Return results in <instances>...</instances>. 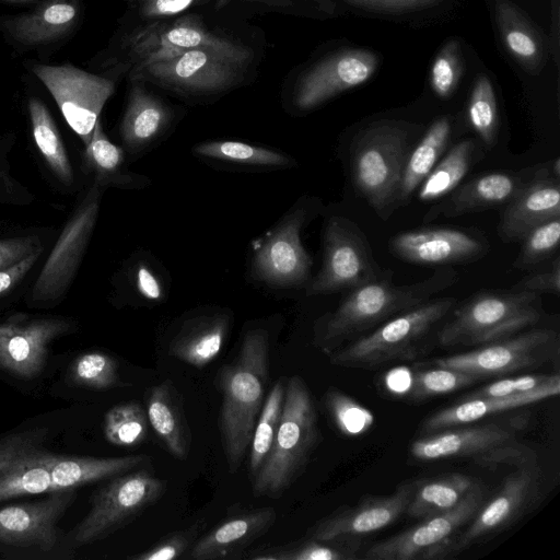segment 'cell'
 Segmentation results:
<instances>
[{
  "label": "cell",
  "instance_id": "cell-8",
  "mask_svg": "<svg viewBox=\"0 0 560 560\" xmlns=\"http://www.w3.org/2000/svg\"><path fill=\"white\" fill-rule=\"evenodd\" d=\"M250 50L190 49L172 58L135 66L132 81L149 82L185 94H213L235 85L250 60Z\"/></svg>",
  "mask_w": 560,
  "mask_h": 560
},
{
  "label": "cell",
  "instance_id": "cell-11",
  "mask_svg": "<svg viewBox=\"0 0 560 560\" xmlns=\"http://www.w3.org/2000/svg\"><path fill=\"white\" fill-rule=\"evenodd\" d=\"M559 335L551 328H530L467 352L433 360L435 366L471 374L479 380L539 368L558 357Z\"/></svg>",
  "mask_w": 560,
  "mask_h": 560
},
{
  "label": "cell",
  "instance_id": "cell-9",
  "mask_svg": "<svg viewBox=\"0 0 560 560\" xmlns=\"http://www.w3.org/2000/svg\"><path fill=\"white\" fill-rule=\"evenodd\" d=\"M166 488V480L145 468L110 478L93 495L90 512L71 532V542L82 547L109 536L156 503Z\"/></svg>",
  "mask_w": 560,
  "mask_h": 560
},
{
  "label": "cell",
  "instance_id": "cell-43",
  "mask_svg": "<svg viewBox=\"0 0 560 560\" xmlns=\"http://www.w3.org/2000/svg\"><path fill=\"white\" fill-rule=\"evenodd\" d=\"M324 405L337 429L347 436L362 435L374 423L368 408L335 387L326 390Z\"/></svg>",
  "mask_w": 560,
  "mask_h": 560
},
{
  "label": "cell",
  "instance_id": "cell-35",
  "mask_svg": "<svg viewBox=\"0 0 560 560\" xmlns=\"http://www.w3.org/2000/svg\"><path fill=\"white\" fill-rule=\"evenodd\" d=\"M471 477L455 472L425 481H416L406 513L412 518L442 513L457 505L475 486Z\"/></svg>",
  "mask_w": 560,
  "mask_h": 560
},
{
  "label": "cell",
  "instance_id": "cell-5",
  "mask_svg": "<svg viewBox=\"0 0 560 560\" xmlns=\"http://www.w3.org/2000/svg\"><path fill=\"white\" fill-rule=\"evenodd\" d=\"M438 332L444 347H479L534 327L542 316L539 293L526 290H487L451 312Z\"/></svg>",
  "mask_w": 560,
  "mask_h": 560
},
{
  "label": "cell",
  "instance_id": "cell-46",
  "mask_svg": "<svg viewBox=\"0 0 560 560\" xmlns=\"http://www.w3.org/2000/svg\"><path fill=\"white\" fill-rule=\"evenodd\" d=\"M463 73V61L457 43L443 46L433 60L430 70V84L441 98L450 97L456 90Z\"/></svg>",
  "mask_w": 560,
  "mask_h": 560
},
{
  "label": "cell",
  "instance_id": "cell-2",
  "mask_svg": "<svg viewBox=\"0 0 560 560\" xmlns=\"http://www.w3.org/2000/svg\"><path fill=\"white\" fill-rule=\"evenodd\" d=\"M457 280V271L450 266H442L424 280L409 284L394 283L393 272L383 270L378 278L351 289L335 311L316 320L313 343L327 357L388 319L433 299Z\"/></svg>",
  "mask_w": 560,
  "mask_h": 560
},
{
  "label": "cell",
  "instance_id": "cell-16",
  "mask_svg": "<svg viewBox=\"0 0 560 560\" xmlns=\"http://www.w3.org/2000/svg\"><path fill=\"white\" fill-rule=\"evenodd\" d=\"M540 493L541 470L537 463L517 467L504 478L499 492L480 506L469 526L452 540L450 556H455L481 538L490 537L513 525L534 508Z\"/></svg>",
  "mask_w": 560,
  "mask_h": 560
},
{
  "label": "cell",
  "instance_id": "cell-23",
  "mask_svg": "<svg viewBox=\"0 0 560 560\" xmlns=\"http://www.w3.org/2000/svg\"><path fill=\"white\" fill-rule=\"evenodd\" d=\"M538 167L521 172H491L457 186L425 214L424 222L453 218L509 203L535 176Z\"/></svg>",
  "mask_w": 560,
  "mask_h": 560
},
{
  "label": "cell",
  "instance_id": "cell-40",
  "mask_svg": "<svg viewBox=\"0 0 560 560\" xmlns=\"http://www.w3.org/2000/svg\"><path fill=\"white\" fill-rule=\"evenodd\" d=\"M195 153L203 158L247 165L285 166L290 163L288 156L277 151L240 141L202 142L195 147Z\"/></svg>",
  "mask_w": 560,
  "mask_h": 560
},
{
  "label": "cell",
  "instance_id": "cell-27",
  "mask_svg": "<svg viewBox=\"0 0 560 560\" xmlns=\"http://www.w3.org/2000/svg\"><path fill=\"white\" fill-rule=\"evenodd\" d=\"M80 11L79 0H45L30 12L0 19V25L21 45L37 47L68 34Z\"/></svg>",
  "mask_w": 560,
  "mask_h": 560
},
{
  "label": "cell",
  "instance_id": "cell-52",
  "mask_svg": "<svg viewBox=\"0 0 560 560\" xmlns=\"http://www.w3.org/2000/svg\"><path fill=\"white\" fill-rule=\"evenodd\" d=\"M133 284L137 293L145 301L161 302L165 296L162 278L145 262H140L136 267Z\"/></svg>",
  "mask_w": 560,
  "mask_h": 560
},
{
  "label": "cell",
  "instance_id": "cell-30",
  "mask_svg": "<svg viewBox=\"0 0 560 560\" xmlns=\"http://www.w3.org/2000/svg\"><path fill=\"white\" fill-rule=\"evenodd\" d=\"M147 416L167 452L177 459H186L191 446V432L184 413L180 396L171 380L150 388Z\"/></svg>",
  "mask_w": 560,
  "mask_h": 560
},
{
  "label": "cell",
  "instance_id": "cell-51",
  "mask_svg": "<svg viewBox=\"0 0 560 560\" xmlns=\"http://www.w3.org/2000/svg\"><path fill=\"white\" fill-rule=\"evenodd\" d=\"M350 7L381 13H405L436 5L442 0H342Z\"/></svg>",
  "mask_w": 560,
  "mask_h": 560
},
{
  "label": "cell",
  "instance_id": "cell-4",
  "mask_svg": "<svg viewBox=\"0 0 560 560\" xmlns=\"http://www.w3.org/2000/svg\"><path fill=\"white\" fill-rule=\"evenodd\" d=\"M319 441L316 408L305 381H285L279 427L270 452L250 480L256 497L278 498L303 474Z\"/></svg>",
  "mask_w": 560,
  "mask_h": 560
},
{
  "label": "cell",
  "instance_id": "cell-14",
  "mask_svg": "<svg viewBox=\"0 0 560 560\" xmlns=\"http://www.w3.org/2000/svg\"><path fill=\"white\" fill-rule=\"evenodd\" d=\"M306 217L304 207H295L254 242L253 270L258 280L276 288L308 283L312 258L301 242Z\"/></svg>",
  "mask_w": 560,
  "mask_h": 560
},
{
  "label": "cell",
  "instance_id": "cell-42",
  "mask_svg": "<svg viewBox=\"0 0 560 560\" xmlns=\"http://www.w3.org/2000/svg\"><path fill=\"white\" fill-rule=\"evenodd\" d=\"M118 368L116 359L107 353L85 352L72 363L71 378L79 386L96 390L130 386L121 380Z\"/></svg>",
  "mask_w": 560,
  "mask_h": 560
},
{
  "label": "cell",
  "instance_id": "cell-7",
  "mask_svg": "<svg viewBox=\"0 0 560 560\" xmlns=\"http://www.w3.org/2000/svg\"><path fill=\"white\" fill-rule=\"evenodd\" d=\"M408 130L402 122L383 121L364 130L353 151L352 176L359 192L384 219L396 206L409 155Z\"/></svg>",
  "mask_w": 560,
  "mask_h": 560
},
{
  "label": "cell",
  "instance_id": "cell-24",
  "mask_svg": "<svg viewBox=\"0 0 560 560\" xmlns=\"http://www.w3.org/2000/svg\"><path fill=\"white\" fill-rule=\"evenodd\" d=\"M560 218L559 178L546 165L504 206L499 235L504 242H521L534 228Z\"/></svg>",
  "mask_w": 560,
  "mask_h": 560
},
{
  "label": "cell",
  "instance_id": "cell-54",
  "mask_svg": "<svg viewBox=\"0 0 560 560\" xmlns=\"http://www.w3.org/2000/svg\"><path fill=\"white\" fill-rule=\"evenodd\" d=\"M513 290H526L536 293H553L560 292V259L557 257L551 268L538 273L529 275L523 278L512 288Z\"/></svg>",
  "mask_w": 560,
  "mask_h": 560
},
{
  "label": "cell",
  "instance_id": "cell-34",
  "mask_svg": "<svg viewBox=\"0 0 560 560\" xmlns=\"http://www.w3.org/2000/svg\"><path fill=\"white\" fill-rule=\"evenodd\" d=\"M495 21L501 38L515 60L528 70H536L545 58L540 36L518 9L509 1H498Z\"/></svg>",
  "mask_w": 560,
  "mask_h": 560
},
{
  "label": "cell",
  "instance_id": "cell-37",
  "mask_svg": "<svg viewBox=\"0 0 560 560\" xmlns=\"http://www.w3.org/2000/svg\"><path fill=\"white\" fill-rule=\"evenodd\" d=\"M475 151L476 141L472 139L456 143L419 186V200L432 201L452 192L467 174Z\"/></svg>",
  "mask_w": 560,
  "mask_h": 560
},
{
  "label": "cell",
  "instance_id": "cell-49",
  "mask_svg": "<svg viewBox=\"0 0 560 560\" xmlns=\"http://www.w3.org/2000/svg\"><path fill=\"white\" fill-rule=\"evenodd\" d=\"M557 374H529L499 380L469 393L463 400L480 397H502L529 392L545 385Z\"/></svg>",
  "mask_w": 560,
  "mask_h": 560
},
{
  "label": "cell",
  "instance_id": "cell-45",
  "mask_svg": "<svg viewBox=\"0 0 560 560\" xmlns=\"http://www.w3.org/2000/svg\"><path fill=\"white\" fill-rule=\"evenodd\" d=\"M522 242L513 266L517 269H530L551 257L557 250L560 242V218L534 228Z\"/></svg>",
  "mask_w": 560,
  "mask_h": 560
},
{
  "label": "cell",
  "instance_id": "cell-33",
  "mask_svg": "<svg viewBox=\"0 0 560 560\" xmlns=\"http://www.w3.org/2000/svg\"><path fill=\"white\" fill-rule=\"evenodd\" d=\"M451 128L450 117L436 119L409 153L404 166L396 206L408 200L433 170L448 143Z\"/></svg>",
  "mask_w": 560,
  "mask_h": 560
},
{
  "label": "cell",
  "instance_id": "cell-22",
  "mask_svg": "<svg viewBox=\"0 0 560 560\" xmlns=\"http://www.w3.org/2000/svg\"><path fill=\"white\" fill-rule=\"evenodd\" d=\"M416 481L401 483L386 497H368L354 506L339 509L319 520L306 533L317 539L370 534L393 524L405 513Z\"/></svg>",
  "mask_w": 560,
  "mask_h": 560
},
{
  "label": "cell",
  "instance_id": "cell-50",
  "mask_svg": "<svg viewBox=\"0 0 560 560\" xmlns=\"http://www.w3.org/2000/svg\"><path fill=\"white\" fill-rule=\"evenodd\" d=\"M480 466L514 465L517 467L536 464L537 456L533 448L512 444L511 442L499 445L474 457Z\"/></svg>",
  "mask_w": 560,
  "mask_h": 560
},
{
  "label": "cell",
  "instance_id": "cell-41",
  "mask_svg": "<svg viewBox=\"0 0 560 560\" xmlns=\"http://www.w3.org/2000/svg\"><path fill=\"white\" fill-rule=\"evenodd\" d=\"M468 119L488 149L495 141L499 129V112L492 82L479 74L472 85L468 101Z\"/></svg>",
  "mask_w": 560,
  "mask_h": 560
},
{
  "label": "cell",
  "instance_id": "cell-6",
  "mask_svg": "<svg viewBox=\"0 0 560 560\" xmlns=\"http://www.w3.org/2000/svg\"><path fill=\"white\" fill-rule=\"evenodd\" d=\"M454 298H433L401 313L355 341L328 354L334 365L373 369L420 354L438 326L455 307Z\"/></svg>",
  "mask_w": 560,
  "mask_h": 560
},
{
  "label": "cell",
  "instance_id": "cell-12",
  "mask_svg": "<svg viewBox=\"0 0 560 560\" xmlns=\"http://www.w3.org/2000/svg\"><path fill=\"white\" fill-rule=\"evenodd\" d=\"M323 264L307 283V295L351 290L381 276L383 269L373 258L359 228L341 217H331L324 231Z\"/></svg>",
  "mask_w": 560,
  "mask_h": 560
},
{
  "label": "cell",
  "instance_id": "cell-21",
  "mask_svg": "<svg viewBox=\"0 0 560 560\" xmlns=\"http://www.w3.org/2000/svg\"><path fill=\"white\" fill-rule=\"evenodd\" d=\"M390 252L399 259L430 266H450L481 258L488 250L486 240L450 228H423L401 232L389 241Z\"/></svg>",
  "mask_w": 560,
  "mask_h": 560
},
{
  "label": "cell",
  "instance_id": "cell-3",
  "mask_svg": "<svg viewBox=\"0 0 560 560\" xmlns=\"http://www.w3.org/2000/svg\"><path fill=\"white\" fill-rule=\"evenodd\" d=\"M268 380L269 334L253 328L244 334L235 359L218 373L222 395L220 435L231 474L237 471L249 447Z\"/></svg>",
  "mask_w": 560,
  "mask_h": 560
},
{
  "label": "cell",
  "instance_id": "cell-60",
  "mask_svg": "<svg viewBox=\"0 0 560 560\" xmlns=\"http://www.w3.org/2000/svg\"><path fill=\"white\" fill-rule=\"evenodd\" d=\"M221 3H223V0H220Z\"/></svg>",
  "mask_w": 560,
  "mask_h": 560
},
{
  "label": "cell",
  "instance_id": "cell-55",
  "mask_svg": "<svg viewBox=\"0 0 560 560\" xmlns=\"http://www.w3.org/2000/svg\"><path fill=\"white\" fill-rule=\"evenodd\" d=\"M198 0H142L140 14L145 19L175 16L189 9Z\"/></svg>",
  "mask_w": 560,
  "mask_h": 560
},
{
  "label": "cell",
  "instance_id": "cell-28",
  "mask_svg": "<svg viewBox=\"0 0 560 560\" xmlns=\"http://www.w3.org/2000/svg\"><path fill=\"white\" fill-rule=\"evenodd\" d=\"M560 393V377L557 374L545 385L521 394L502 397L465 399L460 404L441 409L427 418L421 427L423 433H433L452 427L464 425L494 413L538 402Z\"/></svg>",
  "mask_w": 560,
  "mask_h": 560
},
{
  "label": "cell",
  "instance_id": "cell-15",
  "mask_svg": "<svg viewBox=\"0 0 560 560\" xmlns=\"http://www.w3.org/2000/svg\"><path fill=\"white\" fill-rule=\"evenodd\" d=\"M100 201V187L94 186L66 223L34 282V302L55 301L71 284L95 226Z\"/></svg>",
  "mask_w": 560,
  "mask_h": 560
},
{
  "label": "cell",
  "instance_id": "cell-44",
  "mask_svg": "<svg viewBox=\"0 0 560 560\" xmlns=\"http://www.w3.org/2000/svg\"><path fill=\"white\" fill-rule=\"evenodd\" d=\"M480 381L478 377L452 370L435 366L423 369L411 374L407 395L413 400H423L439 395L450 394Z\"/></svg>",
  "mask_w": 560,
  "mask_h": 560
},
{
  "label": "cell",
  "instance_id": "cell-59",
  "mask_svg": "<svg viewBox=\"0 0 560 560\" xmlns=\"http://www.w3.org/2000/svg\"><path fill=\"white\" fill-rule=\"evenodd\" d=\"M35 0H0V2H7V3H30Z\"/></svg>",
  "mask_w": 560,
  "mask_h": 560
},
{
  "label": "cell",
  "instance_id": "cell-39",
  "mask_svg": "<svg viewBox=\"0 0 560 560\" xmlns=\"http://www.w3.org/2000/svg\"><path fill=\"white\" fill-rule=\"evenodd\" d=\"M149 420L139 401L131 400L115 405L104 417L103 432L110 444L118 447H133L145 441Z\"/></svg>",
  "mask_w": 560,
  "mask_h": 560
},
{
  "label": "cell",
  "instance_id": "cell-20",
  "mask_svg": "<svg viewBox=\"0 0 560 560\" xmlns=\"http://www.w3.org/2000/svg\"><path fill=\"white\" fill-rule=\"evenodd\" d=\"M74 495V489L55 491L40 501L0 509V544L50 551L58 542L57 524Z\"/></svg>",
  "mask_w": 560,
  "mask_h": 560
},
{
  "label": "cell",
  "instance_id": "cell-48",
  "mask_svg": "<svg viewBox=\"0 0 560 560\" xmlns=\"http://www.w3.org/2000/svg\"><path fill=\"white\" fill-rule=\"evenodd\" d=\"M86 163L101 175L117 173L124 163V151L114 144L103 130L98 118L89 143L85 145Z\"/></svg>",
  "mask_w": 560,
  "mask_h": 560
},
{
  "label": "cell",
  "instance_id": "cell-47",
  "mask_svg": "<svg viewBox=\"0 0 560 560\" xmlns=\"http://www.w3.org/2000/svg\"><path fill=\"white\" fill-rule=\"evenodd\" d=\"M206 527V521L199 520L190 527L176 530L161 538L151 548L130 556L132 560H174L188 552Z\"/></svg>",
  "mask_w": 560,
  "mask_h": 560
},
{
  "label": "cell",
  "instance_id": "cell-1",
  "mask_svg": "<svg viewBox=\"0 0 560 560\" xmlns=\"http://www.w3.org/2000/svg\"><path fill=\"white\" fill-rule=\"evenodd\" d=\"M46 431L32 429L0 440V502L77 489L109 480L149 463L144 454L92 457L58 454L46 445Z\"/></svg>",
  "mask_w": 560,
  "mask_h": 560
},
{
  "label": "cell",
  "instance_id": "cell-57",
  "mask_svg": "<svg viewBox=\"0 0 560 560\" xmlns=\"http://www.w3.org/2000/svg\"><path fill=\"white\" fill-rule=\"evenodd\" d=\"M387 376V384L390 390L398 394H407L411 381L410 372L405 371L404 369L393 370Z\"/></svg>",
  "mask_w": 560,
  "mask_h": 560
},
{
  "label": "cell",
  "instance_id": "cell-56",
  "mask_svg": "<svg viewBox=\"0 0 560 560\" xmlns=\"http://www.w3.org/2000/svg\"><path fill=\"white\" fill-rule=\"evenodd\" d=\"M42 253V248L33 252L10 268L0 271V296L12 290L30 271Z\"/></svg>",
  "mask_w": 560,
  "mask_h": 560
},
{
  "label": "cell",
  "instance_id": "cell-31",
  "mask_svg": "<svg viewBox=\"0 0 560 560\" xmlns=\"http://www.w3.org/2000/svg\"><path fill=\"white\" fill-rule=\"evenodd\" d=\"M230 316L213 313L186 320L168 347V354L201 369L220 353L230 327Z\"/></svg>",
  "mask_w": 560,
  "mask_h": 560
},
{
  "label": "cell",
  "instance_id": "cell-32",
  "mask_svg": "<svg viewBox=\"0 0 560 560\" xmlns=\"http://www.w3.org/2000/svg\"><path fill=\"white\" fill-rule=\"evenodd\" d=\"M360 540L355 536L317 539L304 538L281 545L264 546L246 552L250 560H354L358 559Z\"/></svg>",
  "mask_w": 560,
  "mask_h": 560
},
{
  "label": "cell",
  "instance_id": "cell-18",
  "mask_svg": "<svg viewBox=\"0 0 560 560\" xmlns=\"http://www.w3.org/2000/svg\"><path fill=\"white\" fill-rule=\"evenodd\" d=\"M71 329L60 317L31 318L16 314L0 324V368L34 378L45 368L49 345Z\"/></svg>",
  "mask_w": 560,
  "mask_h": 560
},
{
  "label": "cell",
  "instance_id": "cell-26",
  "mask_svg": "<svg viewBox=\"0 0 560 560\" xmlns=\"http://www.w3.org/2000/svg\"><path fill=\"white\" fill-rule=\"evenodd\" d=\"M515 438L513 429L498 423L452 427L420 438L410 445V455L418 460H438L477 456Z\"/></svg>",
  "mask_w": 560,
  "mask_h": 560
},
{
  "label": "cell",
  "instance_id": "cell-36",
  "mask_svg": "<svg viewBox=\"0 0 560 560\" xmlns=\"http://www.w3.org/2000/svg\"><path fill=\"white\" fill-rule=\"evenodd\" d=\"M34 141L56 176L69 185L73 179V170L68 158L59 130L47 106L36 97L27 103Z\"/></svg>",
  "mask_w": 560,
  "mask_h": 560
},
{
  "label": "cell",
  "instance_id": "cell-38",
  "mask_svg": "<svg viewBox=\"0 0 560 560\" xmlns=\"http://www.w3.org/2000/svg\"><path fill=\"white\" fill-rule=\"evenodd\" d=\"M284 394L285 380L279 378L265 398L249 444L248 471L250 480L260 469L270 452L282 413Z\"/></svg>",
  "mask_w": 560,
  "mask_h": 560
},
{
  "label": "cell",
  "instance_id": "cell-17",
  "mask_svg": "<svg viewBox=\"0 0 560 560\" xmlns=\"http://www.w3.org/2000/svg\"><path fill=\"white\" fill-rule=\"evenodd\" d=\"M378 63L377 55L366 49H343L330 54L299 78L294 103L302 110L312 109L365 83L373 77Z\"/></svg>",
  "mask_w": 560,
  "mask_h": 560
},
{
  "label": "cell",
  "instance_id": "cell-25",
  "mask_svg": "<svg viewBox=\"0 0 560 560\" xmlns=\"http://www.w3.org/2000/svg\"><path fill=\"white\" fill-rule=\"evenodd\" d=\"M277 520L270 506L244 510L228 516L198 538L189 550L194 560L242 559L245 550L265 535Z\"/></svg>",
  "mask_w": 560,
  "mask_h": 560
},
{
  "label": "cell",
  "instance_id": "cell-29",
  "mask_svg": "<svg viewBox=\"0 0 560 560\" xmlns=\"http://www.w3.org/2000/svg\"><path fill=\"white\" fill-rule=\"evenodd\" d=\"M135 82L120 124L121 140L131 153L143 151L159 139L173 117L161 98Z\"/></svg>",
  "mask_w": 560,
  "mask_h": 560
},
{
  "label": "cell",
  "instance_id": "cell-53",
  "mask_svg": "<svg viewBox=\"0 0 560 560\" xmlns=\"http://www.w3.org/2000/svg\"><path fill=\"white\" fill-rule=\"evenodd\" d=\"M40 248L35 236L13 237L0 241V271L18 264Z\"/></svg>",
  "mask_w": 560,
  "mask_h": 560
},
{
  "label": "cell",
  "instance_id": "cell-10",
  "mask_svg": "<svg viewBox=\"0 0 560 560\" xmlns=\"http://www.w3.org/2000/svg\"><path fill=\"white\" fill-rule=\"evenodd\" d=\"M485 502L480 482L453 509L427 516L417 525L372 545L363 559L433 560L450 556L452 540L460 533Z\"/></svg>",
  "mask_w": 560,
  "mask_h": 560
},
{
  "label": "cell",
  "instance_id": "cell-58",
  "mask_svg": "<svg viewBox=\"0 0 560 560\" xmlns=\"http://www.w3.org/2000/svg\"><path fill=\"white\" fill-rule=\"evenodd\" d=\"M549 171L553 177L560 178V159L559 158H556L553 161H551Z\"/></svg>",
  "mask_w": 560,
  "mask_h": 560
},
{
  "label": "cell",
  "instance_id": "cell-13",
  "mask_svg": "<svg viewBox=\"0 0 560 560\" xmlns=\"http://www.w3.org/2000/svg\"><path fill=\"white\" fill-rule=\"evenodd\" d=\"M33 72L54 97L68 126L86 145L104 105L115 91L114 81L69 63L35 65Z\"/></svg>",
  "mask_w": 560,
  "mask_h": 560
},
{
  "label": "cell",
  "instance_id": "cell-19",
  "mask_svg": "<svg viewBox=\"0 0 560 560\" xmlns=\"http://www.w3.org/2000/svg\"><path fill=\"white\" fill-rule=\"evenodd\" d=\"M125 47L136 66L172 58L196 48H246L209 31L198 19L189 16L171 23L158 22L140 28L128 37Z\"/></svg>",
  "mask_w": 560,
  "mask_h": 560
}]
</instances>
